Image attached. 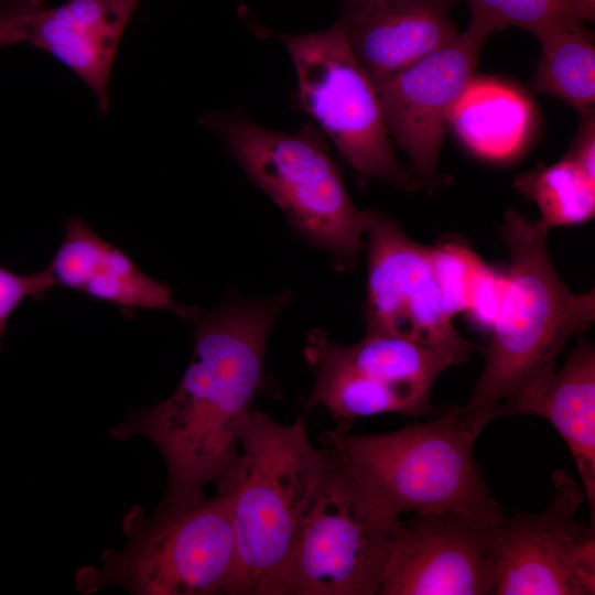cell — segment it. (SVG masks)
Masks as SVG:
<instances>
[{
	"instance_id": "cell-1",
	"label": "cell",
	"mask_w": 595,
	"mask_h": 595,
	"mask_svg": "<svg viewBox=\"0 0 595 595\" xmlns=\"http://www.w3.org/2000/svg\"><path fill=\"white\" fill-rule=\"evenodd\" d=\"M293 298L282 291L263 299L229 296L213 309L185 305L194 328L191 361L174 392L127 415L110 435H141L164 458L167 486L159 508L201 502L204 490H230L240 472L239 435L266 383L264 358L272 327Z\"/></svg>"
},
{
	"instance_id": "cell-2",
	"label": "cell",
	"mask_w": 595,
	"mask_h": 595,
	"mask_svg": "<svg viewBox=\"0 0 595 595\" xmlns=\"http://www.w3.org/2000/svg\"><path fill=\"white\" fill-rule=\"evenodd\" d=\"M499 231L509 253L506 289L483 371L462 405L486 424L530 415L565 344L595 320V291L575 293L562 281L539 219L510 209Z\"/></svg>"
},
{
	"instance_id": "cell-3",
	"label": "cell",
	"mask_w": 595,
	"mask_h": 595,
	"mask_svg": "<svg viewBox=\"0 0 595 595\" xmlns=\"http://www.w3.org/2000/svg\"><path fill=\"white\" fill-rule=\"evenodd\" d=\"M486 425L458 405L392 432L325 431L323 448L392 536L405 513L452 511L495 527L506 513L474 456Z\"/></svg>"
},
{
	"instance_id": "cell-4",
	"label": "cell",
	"mask_w": 595,
	"mask_h": 595,
	"mask_svg": "<svg viewBox=\"0 0 595 595\" xmlns=\"http://www.w3.org/2000/svg\"><path fill=\"white\" fill-rule=\"evenodd\" d=\"M240 472L228 490L238 554L237 595H288L301 521L332 458L306 423L283 424L251 410L239 435Z\"/></svg>"
},
{
	"instance_id": "cell-5",
	"label": "cell",
	"mask_w": 595,
	"mask_h": 595,
	"mask_svg": "<svg viewBox=\"0 0 595 595\" xmlns=\"http://www.w3.org/2000/svg\"><path fill=\"white\" fill-rule=\"evenodd\" d=\"M202 122L301 236L329 253L337 269L356 264L365 248V210L351 201L315 125L281 132L242 111L208 112Z\"/></svg>"
},
{
	"instance_id": "cell-6",
	"label": "cell",
	"mask_w": 595,
	"mask_h": 595,
	"mask_svg": "<svg viewBox=\"0 0 595 595\" xmlns=\"http://www.w3.org/2000/svg\"><path fill=\"white\" fill-rule=\"evenodd\" d=\"M127 542L106 550L100 566H83L76 587L91 594L116 585L140 595H237L238 554L228 491L195 505L123 520Z\"/></svg>"
},
{
	"instance_id": "cell-7",
	"label": "cell",
	"mask_w": 595,
	"mask_h": 595,
	"mask_svg": "<svg viewBox=\"0 0 595 595\" xmlns=\"http://www.w3.org/2000/svg\"><path fill=\"white\" fill-rule=\"evenodd\" d=\"M264 31L282 43L292 60L299 106L329 137L359 180L416 190L421 183L394 154L376 85L350 50L340 21L305 34Z\"/></svg>"
},
{
	"instance_id": "cell-8",
	"label": "cell",
	"mask_w": 595,
	"mask_h": 595,
	"mask_svg": "<svg viewBox=\"0 0 595 595\" xmlns=\"http://www.w3.org/2000/svg\"><path fill=\"white\" fill-rule=\"evenodd\" d=\"M303 354L314 376L305 407L324 408L344 431L365 416L430 412L439 376L464 363L453 353L386 334L366 333L345 346L317 328L306 334Z\"/></svg>"
},
{
	"instance_id": "cell-9",
	"label": "cell",
	"mask_w": 595,
	"mask_h": 595,
	"mask_svg": "<svg viewBox=\"0 0 595 595\" xmlns=\"http://www.w3.org/2000/svg\"><path fill=\"white\" fill-rule=\"evenodd\" d=\"M393 537L332 459L301 521L288 595L377 594Z\"/></svg>"
},
{
	"instance_id": "cell-10",
	"label": "cell",
	"mask_w": 595,
	"mask_h": 595,
	"mask_svg": "<svg viewBox=\"0 0 595 595\" xmlns=\"http://www.w3.org/2000/svg\"><path fill=\"white\" fill-rule=\"evenodd\" d=\"M551 480L544 509L505 515L495 527L491 595L595 594V527L576 519L584 490L563 469Z\"/></svg>"
},
{
	"instance_id": "cell-11",
	"label": "cell",
	"mask_w": 595,
	"mask_h": 595,
	"mask_svg": "<svg viewBox=\"0 0 595 595\" xmlns=\"http://www.w3.org/2000/svg\"><path fill=\"white\" fill-rule=\"evenodd\" d=\"M365 247L366 333L407 338L466 361L477 346L458 333L443 306L431 246L410 238L388 215L366 209Z\"/></svg>"
},
{
	"instance_id": "cell-12",
	"label": "cell",
	"mask_w": 595,
	"mask_h": 595,
	"mask_svg": "<svg viewBox=\"0 0 595 595\" xmlns=\"http://www.w3.org/2000/svg\"><path fill=\"white\" fill-rule=\"evenodd\" d=\"M490 35L470 21L451 43L376 85L390 137L430 191L443 183L439 172L442 144Z\"/></svg>"
},
{
	"instance_id": "cell-13",
	"label": "cell",
	"mask_w": 595,
	"mask_h": 595,
	"mask_svg": "<svg viewBox=\"0 0 595 595\" xmlns=\"http://www.w3.org/2000/svg\"><path fill=\"white\" fill-rule=\"evenodd\" d=\"M495 527L452 511L401 520L377 594H493Z\"/></svg>"
},
{
	"instance_id": "cell-14",
	"label": "cell",
	"mask_w": 595,
	"mask_h": 595,
	"mask_svg": "<svg viewBox=\"0 0 595 595\" xmlns=\"http://www.w3.org/2000/svg\"><path fill=\"white\" fill-rule=\"evenodd\" d=\"M456 0H349L339 21L375 85L447 45L458 30Z\"/></svg>"
},
{
	"instance_id": "cell-15",
	"label": "cell",
	"mask_w": 595,
	"mask_h": 595,
	"mask_svg": "<svg viewBox=\"0 0 595 595\" xmlns=\"http://www.w3.org/2000/svg\"><path fill=\"white\" fill-rule=\"evenodd\" d=\"M141 0H66L33 20L26 41L71 69L109 110L113 61Z\"/></svg>"
},
{
	"instance_id": "cell-16",
	"label": "cell",
	"mask_w": 595,
	"mask_h": 595,
	"mask_svg": "<svg viewBox=\"0 0 595 595\" xmlns=\"http://www.w3.org/2000/svg\"><path fill=\"white\" fill-rule=\"evenodd\" d=\"M47 268L56 284L113 304L126 314L166 310L180 316L184 309L166 283L145 274L79 217L66 220L64 238Z\"/></svg>"
},
{
	"instance_id": "cell-17",
	"label": "cell",
	"mask_w": 595,
	"mask_h": 595,
	"mask_svg": "<svg viewBox=\"0 0 595 595\" xmlns=\"http://www.w3.org/2000/svg\"><path fill=\"white\" fill-rule=\"evenodd\" d=\"M565 442L595 519V349L582 334L532 407Z\"/></svg>"
},
{
	"instance_id": "cell-18",
	"label": "cell",
	"mask_w": 595,
	"mask_h": 595,
	"mask_svg": "<svg viewBox=\"0 0 595 595\" xmlns=\"http://www.w3.org/2000/svg\"><path fill=\"white\" fill-rule=\"evenodd\" d=\"M530 119V107L518 91L502 83L475 77L451 127L475 154L506 160L520 151Z\"/></svg>"
},
{
	"instance_id": "cell-19",
	"label": "cell",
	"mask_w": 595,
	"mask_h": 595,
	"mask_svg": "<svg viewBox=\"0 0 595 595\" xmlns=\"http://www.w3.org/2000/svg\"><path fill=\"white\" fill-rule=\"evenodd\" d=\"M533 35L541 53L532 90L563 100L580 117L595 112V43L584 23L562 20Z\"/></svg>"
},
{
	"instance_id": "cell-20",
	"label": "cell",
	"mask_w": 595,
	"mask_h": 595,
	"mask_svg": "<svg viewBox=\"0 0 595 595\" xmlns=\"http://www.w3.org/2000/svg\"><path fill=\"white\" fill-rule=\"evenodd\" d=\"M513 186L537 205L548 230L583 224L595 215V180L566 155L519 174Z\"/></svg>"
},
{
	"instance_id": "cell-21",
	"label": "cell",
	"mask_w": 595,
	"mask_h": 595,
	"mask_svg": "<svg viewBox=\"0 0 595 595\" xmlns=\"http://www.w3.org/2000/svg\"><path fill=\"white\" fill-rule=\"evenodd\" d=\"M434 271L446 313L466 312L476 285L488 268L486 263L458 238L440 240L431 246Z\"/></svg>"
},
{
	"instance_id": "cell-22",
	"label": "cell",
	"mask_w": 595,
	"mask_h": 595,
	"mask_svg": "<svg viewBox=\"0 0 595 595\" xmlns=\"http://www.w3.org/2000/svg\"><path fill=\"white\" fill-rule=\"evenodd\" d=\"M472 22L490 34L516 26L537 33L555 22L567 20L561 0H464ZM570 21V20H569Z\"/></svg>"
},
{
	"instance_id": "cell-23",
	"label": "cell",
	"mask_w": 595,
	"mask_h": 595,
	"mask_svg": "<svg viewBox=\"0 0 595 595\" xmlns=\"http://www.w3.org/2000/svg\"><path fill=\"white\" fill-rule=\"evenodd\" d=\"M55 285L47 267L21 274L0 264V349L11 314L28 299H43Z\"/></svg>"
},
{
	"instance_id": "cell-24",
	"label": "cell",
	"mask_w": 595,
	"mask_h": 595,
	"mask_svg": "<svg viewBox=\"0 0 595 595\" xmlns=\"http://www.w3.org/2000/svg\"><path fill=\"white\" fill-rule=\"evenodd\" d=\"M506 289V274L487 268L479 279L469 309L470 321L482 328H493Z\"/></svg>"
},
{
	"instance_id": "cell-25",
	"label": "cell",
	"mask_w": 595,
	"mask_h": 595,
	"mask_svg": "<svg viewBox=\"0 0 595 595\" xmlns=\"http://www.w3.org/2000/svg\"><path fill=\"white\" fill-rule=\"evenodd\" d=\"M46 7V0H0V47L26 41L33 20Z\"/></svg>"
},
{
	"instance_id": "cell-26",
	"label": "cell",
	"mask_w": 595,
	"mask_h": 595,
	"mask_svg": "<svg viewBox=\"0 0 595 595\" xmlns=\"http://www.w3.org/2000/svg\"><path fill=\"white\" fill-rule=\"evenodd\" d=\"M565 155L595 180V112L581 116V125Z\"/></svg>"
},
{
	"instance_id": "cell-27",
	"label": "cell",
	"mask_w": 595,
	"mask_h": 595,
	"mask_svg": "<svg viewBox=\"0 0 595 595\" xmlns=\"http://www.w3.org/2000/svg\"><path fill=\"white\" fill-rule=\"evenodd\" d=\"M561 3L570 21L585 23L595 19V0H561Z\"/></svg>"
},
{
	"instance_id": "cell-28",
	"label": "cell",
	"mask_w": 595,
	"mask_h": 595,
	"mask_svg": "<svg viewBox=\"0 0 595 595\" xmlns=\"http://www.w3.org/2000/svg\"><path fill=\"white\" fill-rule=\"evenodd\" d=\"M344 1H349V0H344Z\"/></svg>"
}]
</instances>
